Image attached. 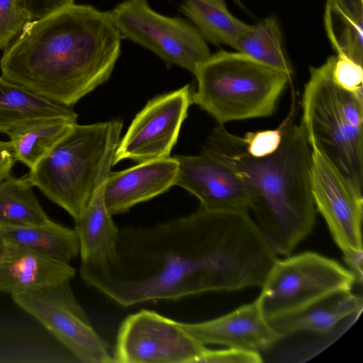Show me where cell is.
Here are the masks:
<instances>
[{
    "label": "cell",
    "mask_w": 363,
    "mask_h": 363,
    "mask_svg": "<svg viewBox=\"0 0 363 363\" xmlns=\"http://www.w3.org/2000/svg\"><path fill=\"white\" fill-rule=\"evenodd\" d=\"M354 276L336 261L313 252L277 259L257 299L267 319L301 309L340 291H350Z\"/></svg>",
    "instance_id": "7"
},
{
    "label": "cell",
    "mask_w": 363,
    "mask_h": 363,
    "mask_svg": "<svg viewBox=\"0 0 363 363\" xmlns=\"http://www.w3.org/2000/svg\"><path fill=\"white\" fill-rule=\"evenodd\" d=\"M109 12L123 38L150 50L168 66L175 65L194 74L211 55L195 26L158 13L146 0H126Z\"/></svg>",
    "instance_id": "8"
},
{
    "label": "cell",
    "mask_w": 363,
    "mask_h": 363,
    "mask_svg": "<svg viewBox=\"0 0 363 363\" xmlns=\"http://www.w3.org/2000/svg\"><path fill=\"white\" fill-rule=\"evenodd\" d=\"M344 260L349 270L354 276L356 282L362 284L363 279V251H352L343 254Z\"/></svg>",
    "instance_id": "32"
},
{
    "label": "cell",
    "mask_w": 363,
    "mask_h": 363,
    "mask_svg": "<svg viewBox=\"0 0 363 363\" xmlns=\"http://www.w3.org/2000/svg\"><path fill=\"white\" fill-rule=\"evenodd\" d=\"M122 38L109 11L73 3L25 25L1 77L69 107L109 79Z\"/></svg>",
    "instance_id": "2"
},
{
    "label": "cell",
    "mask_w": 363,
    "mask_h": 363,
    "mask_svg": "<svg viewBox=\"0 0 363 363\" xmlns=\"http://www.w3.org/2000/svg\"><path fill=\"white\" fill-rule=\"evenodd\" d=\"M281 127L280 145L266 157L250 156L242 138L223 125L213 130L201 152L221 159L240 175L264 238L276 255L288 256L311 233L315 206L312 150L304 131L289 118Z\"/></svg>",
    "instance_id": "3"
},
{
    "label": "cell",
    "mask_w": 363,
    "mask_h": 363,
    "mask_svg": "<svg viewBox=\"0 0 363 363\" xmlns=\"http://www.w3.org/2000/svg\"><path fill=\"white\" fill-rule=\"evenodd\" d=\"M179 162L175 157L140 162L119 172H110L105 183L104 201L113 216L128 211L176 185Z\"/></svg>",
    "instance_id": "16"
},
{
    "label": "cell",
    "mask_w": 363,
    "mask_h": 363,
    "mask_svg": "<svg viewBox=\"0 0 363 363\" xmlns=\"http://www.w3.org/2000/svg\"><path fill=\"white\" fill-rule=\"evenodd\" d=\"M110 121L76 124L27 176L34 187L76 221L95 188L108 143Z\"/></svg>",
    "instance_id": "6"
},
{
    "label": "cell",
    "mask_w": 363,
    "mask_h": 363,
    "mask_svg": "<svg viewBox=\"0 0 363 363\" xmlns=\"http://www.w3.org/2000/svg\"><path fill=\"white\" fill-rule=\"evenodd\" d=\"M0 238L69 263L79 254L75 230L51 219L42 224L0 225Z\"/></svg>",
    "instance_id": "21"
},
{
    "label": "cell",
    "mask_w": 363,
    "mask_h": 363,
    "mask_svg": "<svg viewBox=\"0 0 363 363\" xmlns=\"http://www.w3.org/2000/svg\"><path fill=\"white\" fill-rule=\"evenodd\" d=\"M190 84L150 100L118 143L113 165L123 160L143 162L169 157L193 104Z\"/></svg>",
    "instance_id": "11"
},
{
    "label": "cell",
    "mask_w": 363,
    "mask_h": 363,
    "mask_svg": "<svg viewBox=\"0 0 363 363\" xmlns=\"http://www.w3.org/2000/svg\"><path fill=\"white\" fill-rule=\"evenodd\" d=\"M311 150V191L315 208L343 254L363 251L362 192L323 152L315 148Z\"/></svg>",
    "instance_id": "12"
},
{
    "label": "cell",
    "mask_w": 363,
    "mask_h": 363,
    "mask_svg": "<svg viewBox=\"0 0 363 363\" xmlns=\"http://www.w3.org/2000/svg\"><path fill=\"white\" fill-rule=\"evenodd\" d=\"M16 161L10 141H0V182L11 175Z\"/></svg>",
    "instance_id": "31"
},
{
    "label": "cell",
    "mask_w": 363,
    "mask_h": 363,
    "mask_svg": "<svg viewBox=\"0 0 363 363\" xmlns=\"http://www.w3.org/2000/svg\"><path fill=\"white\" fill-rule=\"evenodd\" d=\"M123 124L118 120L110 123L109 139L95 188L79 218L75 231L79 245L80 269L103 270L113 261L118 230L104 201L106 178L113 166V158L120 140Z\"/></svg>",
    "instance_id": "13"
},
{
    "label": "cell",
    "mask_w": 363,
    "mask_h": 363,
    "mask_svg": "<svg viewBox=\"0 0 363 363\" xmlns=\"http://www.w3.org/2000/svg\"><path fill=\"white\" fill-rule=\"evenodd\" d=\"M324 26L337 56L363 63V0H326Z\"/></svg>",
    "instance_id": "20"
},
{
    "label": "cell",
    "mask_w": 363,
    "mask_h": 363,
    "mask_svg": "<svg viewBox=\"0 0 363 363\" xmlns=\"http://www.w3.org/2000/svg\"><path fill=\"white\" fill-rule=\"evenodd\" d=\"M182 325L205 345L218 344L259 352L283 339L263 314L257 298L218 318Z\"/></svg>",
    "instance_id": "15"
},
{
    "label": "cell",
    "mask_w": 363,
    "mask_h": 363,
    "mask_svg": "<svg viewBox=\"0 0 363 363\" xmlns=\"http://www.w3.org/2000/svg\"><path fill=\"white\" fill-rule=\"evenodd\" d=\"M282 138V129L247 133L242 138L247 152L253 157H263L275 152Z\"/></svg>",
    "instance_id": "27"
},
{
    "label": "cell",
    "mask_w": 363,
    "mask_h": 363,
    "mask_svg": "<svg viewBox=\"0 0 363 363\" xmlns=\"http://www.w3.org/2000/svg\"><path fill=\"white\" fill-rule=\"evenodd\" d=\"M30 21L17 0H0V50L6 49Z\"/></svg>",
    "instance_id": "26"
},
{
    "label": "cell",
    "mask_w": 363,
    "mask_h": 363,
    "mask_svg": "<svg viewBox=\"0 0 363 363\" xmlns=\"http://www.w3.org/2000/svg\"><path fill=\"white\" fill-rule=\"evenodd\" d=\"M262 358L259 352L228 347L224 350L207 349L199 362L204 363H260Z\"/></svg>",
    "instance_id": "29"
},
{
    "label": "cell",
    "mask_w": 363,
    "mask_h": 363,
    "mask_svg": "<svg viewBox=\"0 0 363 363\" xmlns=\"http://www.w3.org/2000/svg\"><path fill=\"white\" fill-rule=\"evenodd\" d=\"M27 174L0 182V225H27L50 220L39 203Z\"/></svg>",
    "instance_id": "24"
},
{
    "label": "cell",
    "mask_w": 363,
    "mask_h": 363,
    "mask_svg": "<svg viewBox=\"0 0 363 363\" xmlns=\"http://www.w3.org/2000/svg\"><path fill=\"white\" fill-rule=\"evenodd\" d=\"M5 250V242L0 238V259L1 258Z\"/></svg>",
    "instance_id": "33"
},
{
    "label": "cell",
    "mask_w": 363,
    "mask_h": 363,
    "mask_svg": "<svg viewBox=\"0 0 363 363\" xmlns=\"http://www.w3.org/2000/svg\"><path fill=\"white\" fill-rule=\"evenodd\" d=\"M179 9L195 25L206 41L233 48L248 25L233 16L225 0H182Z\"/></svg>",
    "instance_id": "23"
},
{
    "label": "cell",
    "mask_w": 363,
    "mask_h": 363,
    "mask_svg": "<svg viewBox=\"0 0 363 363\" xmlns=\"http://www.w3.org/2000/svg\"><path fill=\"white\" fill-rule=\"evenodd\" d=\"M363 301L350 291H340L322 298L301 309L267 319L283 338L308 332L319 335L345 331L362 311Z\"/></svg>",
    "instance_id": "18"
},
{
    "label": "cell",
    "mask_w": 363,
    "mask_h": 363,
    "mask_svg": "<svg viewBox=\"0 0 363 363\" xmlns=\"http://www.w3.org/2000/svg\"><path fill=\"white\" fill-rule=\"evenodd\" d=\"M30 21L43 17L74 3V0H17Z\"/></svg>",
    "instance_id": "30"
},
{
    "label": "cell",
    "mask_w": 363,
    "mask_h": 363,
    "mask_svg": "<svg viewBox=\"0 0 363 363\" xmlns=\"http://www.w3.org/2000/svg\"><path fill=\"white\" fill-rule=\"evenodd\" d=\"M179 162L176 185L194 195L201 207L211 211H246L250 194L240 175L215 156H175Z\"/></svg>",
    "instance_id": "14"
},
{
    "label": "cell",
    "mask_w": 363,
    "mask_h": 363,
    "mask_svg": "<svg viewBox=\"0 0 363 363\" xmlns=\"http://www.w3.org/2000/svg\"><path fill=\"white\" fill-rule=\"evenodd\" d=\"M13 301L35 318L79 362L112 363L106 342L93 328L74 296L70 281L11 295Z\"/></svg>",
    "instance_id": "9"
},
{
    "label": "cell",
    "mask_w": 363,
    "mask_h": 363,
    "mask_svg": "<svg viewBox=\"0 0 363 363\" xmlns=\"http://www.w3.org/2000/svg\"><path fill=\"white\" fill-rule=\"evenodd\" d=\"M333 74L335 81L342 87L362 90V66L348 59L335 56Z\"/></svg>",
    "instance_id": "28"
},
{
    "label": "cell",
    "mask_w": 363,
    "mask_h": 363,
    "mask_svg": "<svg viewBox=\"0 0 363 363\" xmlns=\"http://www.w3.org/2000/svg\"><path fill=\"white\" fill-rule=\"evenodd\" d=\"M206 350L182 323L144 309L121 324L113 358L118 363H195Z\"/></svg>",
    "instance_id": "10"
},
{
    "label": "cell",
    "mask_w": 363,
    "mask_h": 363,
    "mask_svg": "<svg viewBox=\"0 0 363 363\" xmlns=\"http://www.w3.org/2000/svg\"><path fill=\"white\" fill-rule=\"evenodd\" d=\"M0 259V291L18 294L70 281L75 269L35 250L10 242Z\"/></svg>",
    "instance_id": "17"
},
{
    "label": "cell",
    "mask_w": 363,
    "mask_h": 363,
    "mask_svg": "<svg viewBox=\"0 0 363 363\" xmlns=\"http://www.w3.org/2000/svg\"><path fill=\"white\" fill-rule=\"evenodd\" d=\"M335 56H330L320 67H310L301 125L311 147L323 152L362 192L363 93L335 81Z\"/></svg>",
    "instance_id": "4"
},
{
    "label": "cell",
    "mask_w": 363,
    "mask_h": 363,
    "mask_svg": "<svg viewBox=\"0 0 363 363\" xmlns=\"http://www.w3.org/2000/svg\"><path fill=\"white\" fill-rule=\"evenodd\" d=\"M193 104L220 125L267 117L291 79L284 72L240 52L220 50L199 64Z\"/></svg>",
    "instance_id": "5"
},
{
    "label": "cell",
    "mask_w": 363,
    "mask_h": 363,
    "mask_svg": "<svg viewBox=\"0 0 363 363\" xmlns=\"http://www.w3.org/2000/svg\"><path fill=\"white\" fill-rule=\"evenodd\" d=\"M268 66L281 70L290 78L293 70L282 48V36L277 18L268 16L245 32L233 48Z\"/></svg>",
    "instance_id": "25"
},
{
    "label": "cell",
    "mask_w": 363,
    "mask_h": 363,
    "mask_svg": "<svg viewBox=\"0 0 363 363\" xmlns=\"http://www.w3.org/2000/svg\"><path fill=\"white\" fill-rule=\"evenodd\" d=\"M277 259L248 211L200 207L153 227L119 229L108 267L79 269V274L89 286L128 307L261 287Z\"/></svg>",
    "instance_id": "1"
},
{
    "label": "cell",
    "mask_w": 363,
    "mask_h": 363,
    "mask_svg": "<svg viewBox=\"0 0 363 363\" xmlns=\"http://www.w3.org/2000/svg\"><path fill=\"white\" fill-rule=\"evenodd\" d=\"M77 118L52 117L19 126L6 135L17 161L34 168L77 123Z\"/></svg>",
    "instance_id": "22"
},
{
    "label": "cell",
    "mask_w": 363,
    "mask_h": 363,
    "mask_svg": "<svg viewBox=\"0 0 363 363\" xmlns=\"http://www.w3.org/2000/svg\"><path fill=\"white\" fill-rule=\"evenodd\" d=\"M77 118L69 107L43 98L0 77V133L47 118Z\"/></svg>",
    "instance_id": "19"
}]
</instances>
